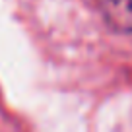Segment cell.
Here are the masks:
<instances>
[{"label": "cell", "mask_w": 132, "mask_h": 132, "mask_svg": "<svg viewBox=\"0 0 132 132\" xmlns=\"http://www.w3.org/2000/svg\"><path fill=\"white\" fill-rule=\"evenodd\" d=\"M105 21L119 31H132V0H97Z\"/></svg>", "instance_id": "6da1fadb"}]
</instances>
